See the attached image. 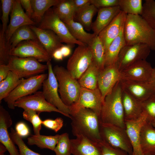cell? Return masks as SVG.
<instances>
[{"label": "cell", "instance_id": "obj_1", "mask_svg": "<svg viewBox=\"0 0 155 155\" xmlns=\"http://www.w3.org/2000/svg\"><path fill=\"white\" fill-rule=\"evenodd\" d=\"M69 109L74 136H82L95 143L102 140L100 118L94 111L84 107Z\"/></svg>", "mask_w": 155, "mask_h": 155}, {"label": "cell", "instance_id": "obj_2", "mask_svg": "<svg viewBox=\"0 0 155 155\" xmlns=\"http://www.w3.org/2000/svg\"><path fill=\"white\" fill-rule=\"evenodd\" d=\"M123 32L126 44H144L155 50V29L141 15H127Z\"/></svg>", "mask_w": 155, "mask_h": 155}, {"label": "cell", "instance_id": "obj_3", "mask_svg": "<svg viewBox=\"0 0 155 155\" xmlns=\"http://www.w3.org/2000/svg\"><path fill=\"white\" fill-rule=\"evenodd\" d=\"M123 91L120 81L104 99L100 117V122L113 124L125 129L122 95Z\"/></svg>", "mask_w": 155, "mask_h": 155}, {"label": "cell", "instance_id": "obj_4", "mask_svg": "<svg viewBox=\"0 0 155 155\" xmlns=\"http://www.w3.org/2000/svg\"><path fill=\"white\" fill-rule=\"evenodd\" d=\"M53 71L58 82L60 97L64 104L69 107L78 101L81 87L78 80L64 67L56 65Z\"/></svg>", "mask_w": 155, "mask_h": 155}, {"label": "cell", "instance_id": "obj_5", "mask_svg": "<svg viewBox=\"0 0 155 155\" xmlns=\"http://www.w3.org/2000/svg\"><path fill=\"white\" fill-rule=\"evenodd\" d=\"M100 133L101 140L104 142L132 155V148L125 129L100 122Z\"/></svg>", "mask_w": 155, "mask_h": 155}, {"label": "cell", "instance_id": "obj_6", "mask_svg": "<svg viewBox=\"0 0 155 155\" xmlns=\"http://www.w3.org/2000/svg\"><path fill=\"white\" fill-rule=\"evenodd\" d=\"M38 27L52 30L59 37L62 43H65L71 47H73L75 44L87 45L73 38L65 23L54 13L52 8L45 13Z\"/></svg>", "mask_w": 155, "mask_h": 155}, {"label": "cell", "instance_id": "obj_7", "mask_svg": "<svg viewBox=\"0 0 155 155\" xmlns=\"http://www.w3.org/2000/svg\"><path fill=\"white\" fill-rule=\"evenodd\" d=\"M48 74L42 73L23 79L22 82L10 94L3 100L8 108H15V102L18 99L31 95L37 91L42 86L43 81L46 79Z\"/></svg>", "mask_w": 155, "mask_h": 155}, {"label": "cell", "instance_id": "obj_8", "mask_svg": "<svg viewBox=\"0 0 155 155\" xmlns=\"http://www.w3.org/2000/svg\"><path fill=\"white\" fill-rule=\"evenodd\" d=\"M46 64L48 67V76L42 84L43 95L49 103L64 113L65 116L71 118L69 107L64 104L59 95L58 82L51 61L47 62Z\"/></svg>", "mask_w": 155, "mask_h": 155}, {"label": "cell", "instance_id": "obj_9", "mask_svg": "<svg viewBox=\"0 0 155 155\" xmlns=\"http://www.w3.org/2000/svg\"><path fill=\"white\" fill-rule=\"evenodd\" d=\"M93 61L91 47L78 45L68 60L67 69L72 77L78 80Z\"/></svg>", "mask_w": 155, "mask_h": 155}, {"label": "cell", "instance_id": "obj_10", "mask_svg": "<svg viewBox=\"0 0 155 155\" xmlns=\"http://www.w3.org/2000/svg\"><path fill=\"white\" fill-rule=\"evenodd\" d=\"M8 65L11 71L15 73L21 78L39 75L48 69L46 64H42L33 57L11 56Z\"/></svg>", "mask_w": 155, "mask_h": 155}, {"label": "cell", "instance_id": "obj_11", "mask_svg": "<svg viewBox=\"0 0 155 155\" xmlns=\"http://www.w3.org/2000/svg\"><path fill=\"white\" fill-rule=\"evenodd\" d=\"M151 49L144 44H126L121 49L115 63L121 71L137 61L146 60Z\"/></svg>", "mask_w": 155, "mask_h": 155}, {"label": "cell", "instance_id": "obj_12", "mask_svg": "<svg viewBox=\"0 0 155 155\" xmlns=\"http://www.w3.org/2000/svg\"><path fill=\"white\" fill-rule=\"evenodd\" d=\"M11 56L21 58L33 57L39 62H47L52 59L38 40L22 42L10 51Z\"/></svg>", "mask_w": 155, "mask_h": 155}, {"label": "cell", "instance_id": "obj_13", "mask_svg": "<svg viewBox=\"0 0 155 155\" xmlns=\"http://www.w3.org/2000/svg\"><path fill=\"white\" fill-rule=\"evenodd\" d=\"M14 106L24 110L32 109L39 114L42 112H55L65 116L64 113L46 100L42 91H37L33 94L18 99L15 102Z\"/></svg>", "mask_w": 155, "mask_h": 155}, {"label": "cell", "instance_id": "obj_14", "mask_svg": "<svg viewBox=\"0 0 155 155\" xmlns=\"http://www.w3.org/2000/svg\"><path fill=\"white\" fill-rule=\"evenodd\" d=\"M103 103L102 94L98 88L91 90L81 87L78 101L69 108L75 109L84 107L90 108L100 118Z\"/></svg>", "mask_w": 155, "mask_h": 155}, {"label": "cell", "instance_id": "obj_15", "mask_svg": "<svg viewBox=\"0 0 155 155\" xmlns=\"http://www.w3.org/2000/svg\"><path fill=\"white\" fill-rule=\"evenodd\" d=\"M121 80L120 71L116 63L105 67L100 71L98 86L101 93L103 102L106 96Z\"/></svg>", "mask_w": 155, "mask_h": 155}, {"label": "cell", "instance_id": "obj_16", "mask_svg": "<svg viewBox=\"0 0 155 155\" xmlns=\"http://www.w3.org/2000/svg\"><path fill=\"white\" fill-rule=\"evenodd\" d=\"M153 69L146 60L137 61L120 71L121 80L149 81Z\"/></svg>", "mask_w": 155, "mask_h": 155}, {"label": "cell", "instance_id": "obj_17", "mask_svg": "<svg viewBox=\"0 0 155 155\" xmlns=\"http://www.w3.org/2000/svg\"><path fill=\"white\" fill-rule=\"evenodd\" d=\"M36 24L24 12L19 0H14L10 21L5 34L7 44L13 33L18 28L24 26L35 25Z\"/></svg>", "mask_w": 155, "mask_h": 155}, {"label": "cell", "instance_id": "obj_18", "mask_svg": "<svg viewBox=\"0 0 155 155\" xmlns=\"http://www.w3.org/2000/svg\"><path fill=\"white\" fill-rule=\"evenodd\" d=\"M120 82L123 90L141 102L155 93L149 81L121 80Z\"/></svg>", "mask_w": 155, "mask_h": 155}, {"label": "cell", "instance_id": "obj_19", "mask_svg": "<svg viewBox=\"0 0 155 155\" xmlns=\"http://www.w3.org/2000/svg\"><path fill=\"white\" fill-rule=\"evenodd\" d=\"M147 117V114L143 111L141 115L137 119L125 121L126 130L132 148V155H143L140 143V132Z\"/></svg>", "mask_w": 155, "mask_h": 155}, {"label": "cell", "instance_id": "obj_20", "mask_svg": "<svg viewBox=\"0 0 155 155\" xmlns=\"http://www.w3.org/2000/svg\"><path fill=\"white\" fill-rule=\"evenodd\" d=\"M13 121L9 112L0 106V142L6 148L10 155H19L17 149L8 132V129Z\"/></svg>", "mask_w": 155, "mask_h": 155}, {"label": "cell", "instance_id": "obj_21", "mask_svg": "<svg viewBox=\"0 0 155 155\" xmlns=\"http://www.w3.org/2000/svg\"><path fill=\"white\" fill-rule=\"evenodd\" d=\"M29 26L40 43L52 58L55 51L63 45L59 37L51 30L42 29L35 25Z\"/></svg>", "mask_w": 155, "mask_h": 155}, {"label": "cell", "instance_id": "obj_22", "mask_svg": "<svg viewBox=\"0 0 155 155\" xmlns=\"http://www.w3.org/2000/svg\"><path fill=\"white\" fill-rule=\"evenodd\" d=\"M126 15L121 11L98 35L104 47L105 51L111 42L123 29Z\"/></svg>", "mask_w": 155, "mask_h": 155}, {"label": "cell", "instance_id": "obj_23", "mask_svg": "<svg viewBox=\"0 0 155 155\" xmlns=\"http://www.w3.org/2000/svg\"><path fill=\"white\" fill-rule=\"evenodd\" d=\"M140 143L143 155H155V128L147 120L140 130Z\"/></svg>", "mask_w": 155, "mask_h": 155}, {"label": "cell", "instance_id": "obj_24", "mask_svg": "<svg viewBox=\"0 0 155 155\" xmlns=\"http://www.w3.org/2000/svg\"><path fill=\"white\" fill-rule=\"evenodd\" d=\"M121 11L119 6L98 9L96 18L93 23V33L98 35Z\"/></svg>", "mask_w": 155, "mask_h": 155}, {"label": "cell", "instance_id": "obj_25", "mask_svg": "<svg viewBox=\"0 0 155 155\" xmlns=\"http://www.w3.org/2000/svg\"><path fill=\"white\" fill-rule=\"evenodd\" d=\"M122 100L125 121H132L139 118L143 110L142 102L123 90Z\"/></svg>", "mask_w": 155, "mask_h": 155}, {"label": "cell", "instance_id": "obj_26", "mask_svg": "<svg viewBox=\"0 0 155 155\" xmlns=\"http://www.w3.org/2000/svg\"><path fill=\"white\" fill-rule=\"evenodd\" d=\"M70 140L73 155H100L97 143H93L82 136Z\"/></svg>", "mask_w": 155, "mask_h": 155}, {"label": "cell", "instance_id": "obj_27", "mask_svg": "<svg viewBox=\"0 0 155 155\" xmlns=\"http://www.w3.org/2000/svg\"><path fill=\"white\" fill-rule=\"evenodd\" d=\"M123 29L112 41L106 51L104 67L115 63L120 51L126 45Z\"/></svg>", "mask_w": 155, "mask_h": 155}, {"label": "cell", "instance_id": "obj_28", "mask_svg": "<svg viewBox=\"0 0 155 155\" xmlns=\"http://www.w3.org/2000/svg\"><path fill=\"white\" fill-rule=\"evenodd\" d=\"M71 34L79 42L90 46L96 35L86 32L83 26L74 19L64 22Z\"/></svg>", "mask_w": 155, "mask_h": 155}, {"label": "cell", "instance_id": "obj_29", "mask_svg": "<svg viewBox=\"0 0 155 155\" xmlns=\"http://www.w3.org/2000/svg\"><path fill=\"white\" fill-rule=\"evenodd\" d=\"M100 71L93 61L87 69L78 80L81 87L91 90L98 88V79Z\"/></svg>", "mask_w": 155, "mask_h": 155}, {"label": "cell", "instance_id": "obj_30", "mask_svg": "<svg viewBox=\"0 0 155 155\" xmlns=\"http://www.w3.org/2000/svg\"><path fill=\"white\" fill-rule=\"evenodd\" d=\"M61 0H31L33 10L31 18L36 24H39L46 11L52 6H54Z\"/></svg>", "mask_w": 155, "mask_h": 155}, {"label": "cell", "instance_id": "obj_31", "mask_svg": "<svg viewBox=\"0 0 155 155\" xmlns=\"http://www.w3.org/2000/svg\"><path fill=\"white\" fill-rule=\"evenodd\" d=\"M29 40H38L29 26H24L18 28L14 32L9 40L8 45L11 50L21 42Z\"/></svg>", "mask_w": 155, "mask_h": 155}, {"label": "cell", "instance_id": "obj_32", "mask_svg": "<svg viewBox=\"0 0 155 155\" xmlns=\"http://www.w3.org/2000/svg\"><path fill=\"white\" fill-rule=\"evenodd\" d=\"M60 135L46 136L33 135L27 139L30 145H35L41 149H48L53 151L57 143Z\"/></svg>", "mask_w": 155, "mask_h": 155}, {"label": "cell", "instance_id": "obj_33", "mask_svg": "<svg viewBox=\"0 0 155 155\" xmlns=\"http://www.w3.org/2000/svg\"><path fill=\"white\" fill-rule=\"evenodd\" d=\"M52 9L63 22L74 19L76 11L72 0H61Z\"/></svg>", "mask_w": 155, "mask_h": 155}, {"label": "cell", "instance_id": "obj_34", "mask_svg": "<svg viewBox=\"0 0 155 155\" xmlns=\"http://www.w3.org/2000/svg\"><path fill=\"white\" fill-rule=\"evenodd\" d=\"M98 10L94 6L91 4L76 12L74 20H76L85 29L89 31L92 29V18Z\"/></svg>", "mask_w": 155, "mask_h": 155}, {"label": "cell", "instance_id": "obj_35", "mask_svg": "<svg viewBox=\"0 0 155 155\" xmlns=\"http://www.w3.org/2000/svg\"><path fill=\"white\" fill-rule=\"evenodd\" d=\"M23 79L14 72H9L6 78L0 82V102L14 89Z\"/></svg>", "mask_w": 155, "mask_h": 155}, {"label": "cell", "instance_id": "obj_36", "mask_svg": "<svg viewBox=\"0 0 155 155\" xmlns=\"http://www.w3.org/2000/svg\"><path fill=\"white\" fill-rule=\"evenodd\" d=\"M90 46L92 51L93 61L101 71L104 68L105 49L98 35L96 36Z\"/></svg>", "mask_w": 155, "mask_h": 155}, {"label": "cell", "instance_id": "obj_37", "mask_svg": "<svg viewBox=\"0 0 155 155\" xmlns=\"http://www.w3.org/2000/svg\"><path fill=\"white\" fill-rule=\"evenodd\" d=\"M119 6L127 15H141L143 9L142 0H120Z\"/></svg>", "mask_w": 155, "mask_h": 155}, {"label": "cell", "instance_id": "obj_38", "mask_svg": "<svg viewBox=\"0 0 155 155\" xmlns=\"http://www.w3.org/2000/svg\"><path fill=\"white\" fill-rule=\"evenodd\" d=\"M72 146L68 133H63L60 135L53 151L56 155H71Z\"/></svg>", "mask_w": 155, "mask_h": 155}, {"label": "cell", "instance_id": "obj_39", "mask_svg": "<svg viewBox=\"0 0 155 155\" xmlns=\"http://www.w3.org/2000/svg\"><path fill=\"white\" fill-rule=\"evenodd\" d=\"M141 16L150 26L155 29V1L146 0L143 4Z\"/></svg>", "mask_w": 155, "mask_h": 155}, {"label": "cell", "instance_id": "obj_40", "mask_svg": "<svg viewBox=\"0 0 155 155\" xmlns=\"http://www.w3.org/2000/svg\"><path fill=\"white\" fill-rule=\"evenodd\" d=\"M39 113L32 109H26L23 113V118L32 124L34 135H40L42 121L39 117Z\"/></svg>", "mask_w": 155, "mask_h": 155}, {"label": "cell", "instance_id": "obj_41", "mask_svg": "<svg viewBox=\"0 0 155 155\" xmlns=\"http://www.w3.org/2000/svg\"><path fill=\"white\" fill-rule=\"evenodd\" d=\"M9 133L12 140L16 144L19 149V155H41L30 149L25 144L22 137L13 128H11Z\"/></svg>", "mask_w": 155, "mask_h": 155}, {"label": "cell", "instance_id": "obj_42", "mask_svg": "<svg viewBox=\"0 0 155 155\" xmlns=\"http://www.w3.org/2000/svg\"><path fill=\"white\" fill-rule=\"evenodd\" d=\"M5 33L1 29L0 31V64L8 65L10 49L5 38Z\"/></svg>", "mask_w": 155, "mask_h": 155}, {"label": "cell", "instance_id": "obj_43", "mask_svg": "<svg viewBox=\"0 0 155 155\" xmlns=\"http://www.w3.org/2000/svg\"><path fill=\"white\" fill-rule=\"evenodd\" d=\"M100 155H129L120 149L113 147L102 140L97 143Z\"/></svg>", "mask_w": 155, "mask_h": 155}, {"label": "cell", "instance_id": "obj_44", "mask_svg": "<svg viewBox=\"0 0 155 155\" xmlns=\"http://www.w3.org/2000/svg\"><path fill=\"white\" fill-rule=\"evenodd\" d=\"M14 0H1L2 10V16L1 20L2 22L1 30L5 33L7 28V24L9 20V16L12 9Z\"/></svg>", "mask_w": 155, "mask_h": 155}, {"label": "cell", "instance_id": "obj_45", "mask_svg": "<svg viewBox=\"0 0 155 155\" xmlns=\"http://www.w3.org/2000/svg\"><path fill=\"white\" fill-rule=\"evenodd\" d=\"M143 111L148 115L147 119L155 120V93L142 102Z\"/></svg>", "mask_w": 155, "mask_h": 155}, {"label": "cell", "instance_id": "obj_46", "mask_svg": "<svg viewBox=\"0 0 155 155\" xmlns=\"http://www.w3.org/2000/svg\"><path fill=\"white\" fill-rule=\"evenodd\" d=\"M42 124L46 128L52 130L57 133L63 126V121L61 118L59 117L54 120L47 119L42 121Z\"/></svg>", "mask_w": 155, "mask_h": 155}, {"label": "cell", "instance_id": "obj_47", "mask_svg": "<svg viewBox=\"0 0 155 155\" xmlns=\"http://www.w3.org/2000/svg\"><path fill=\"white\" fill-rule=\"evenodd\" d=\"M120 0H90L91 4L98 9L119 6Z\"/></svg>", "mask_w": 155, "mask_h": 155}, {"label": "cell", "instance_id": "obj_48", "mask_svg": "<svg viewBox=\"0 0 155 155\" xmlns=\"http://www.w3.org/2000/svg\"><path fill=\"white\" fill-rule=\"evenodd\" d=\"M15 131L21 137H25L30 134V130L28 127L24 122L18 123L15 126Z\"/></svg>", "mask_w": 155, "mask_h": 155}, {"label": "cell", "instance_id": "obj_49", "mask_svg": "<svg viewBox=\"0 0 155 155\" xmlns=\"http://www.w3.org/2000/svg\"><path fill=\"white\" fill-rule=\"evenodd\" d=\"M21 4L25 10V13L31 19L33 14V10L31 0H19Z\"/></svg>", "mask_w": 155, "mask_h": 155}, {"label": "cell", "instance_id": "obj_50", "mask_svg": "<svg viewBox=\"0 0 155 155\" xmlns=\"http://www.w3.org/2000/svg\"><path fill=\"white\" fill-rule=\"evenodd\" d=\"M72 1L75 9L76 13L78 11L91 4L90 0H72Z\"/></svg>", "mask_w": 155, "mask_h": 155}, {"label": "cell", "instance_id": "obj_51", "mask_svg": "<svg viewBox=\"0 0 155 155\" xmlns=\"http://www.w3.org/2000/svg\"><path fill=\"white\" fill-rule=\"evenodd\" d=\"M10 71L8 65L0 64V82L6 78Z\"/></svg>", "mask_w": 155, "mask_h": 155}, {"label": "cell", "instance_id": "obj_52", "mask_svg": "<svg viewBox=\"0 0 155 155\" xmlns=\"http://www.w3.org/2000/svg\"><path fill=\"white\" fill-rule=\"evenodd\" d=\"M71 47L69 45H63L60 49L64 57H67L70 55L71 53Z\"/></svg>", "mask_w": 155, "mask_h": 155}, {"label": "cell", "instance_id": "obj_53", "mask_svg": "<svg viewBox=\"0 0 155 155\" xmlns=\"http://www.w3.org/2000/svg\"><path fill=\"white\" fill-rule=\"evenodd\" d=\"M63 57L60 48L55 51L53 55V58L56 60H62Z\"/></svg>", "mask_w": 155, "mask_h": 155}, {"label": "cell", "instance_id": "obj_54", "mask_svg": "<svg viewBox=\"0 0 155 155\" xmlns=\"http://www.w3.org/2000/svg\"><path fill=\"white\" fill-rule=\"evenodd\" d=\"M149 82L155 90V67L153 68Z\"/></svg>", "mask_w": 155, "mask_h": 155}, {"label": "cell", "instance_id": "obj_55", "mask_svg": "<svg viewBox=\"0 0 155 155\" xmlns=\"http://www.w3.org/2000/svg\"><path fill=\"white\" fill-rule=\"evenodd\" d=\"M7 150L6 147L1 143H0V155L4 154L5 152Z\"/></svg>", "mask_w": 155, "mask_h": 155}, {"label": "cell", "instance_id": "obj_56", "mask_svg": "<svg viewBox=\"0 0 155 155\" xmlns=\"http://www.w3.org/2000/svg\"><path fill=\"white\" fill-rule=\"evenodd\" d=\"M147 120L149 121L155 128V120L147 119Z\"/></svg>", "mask_w": 155, "mask_h": 155}, {"label": "cell", "instance_id": "obj_57", "mask_svg": "<svg viewBox=\"0 0 155 155\" xmlns=\"http://www.w3.org/2000/svg\"><path fill=\"white\" fill-rule=\"evenodd\" d=\"M3 155H5V154H3Z\"/></svg>", "mask_w": 155, "mask_h": 155}]
</instances>
